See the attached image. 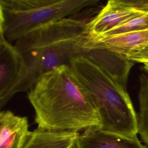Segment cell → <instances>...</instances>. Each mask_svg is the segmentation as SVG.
Wrapping results in <instances>:
<instances>
[{
  "mask_svg": "<svg viewBox=\"0 0 148 148\" xmlns=\"http://www.w3.org/2000/svg\"><path fill=\"white\" fill-rule=\"evenodd\" d=\"M27 97L38 128L78 132L100 126L97 110L69 65L60 66L42 75Z\"/></svg>",
  "mask_w": 148,
  "mask_h": 148,
  "instance_id": "obj_1",
  "label": "cell"
},
{
  "mask_svg": "<svg viewBox=\"0 0 148 148\" xmlns=\"http://www.w3.org/2000/svg\"><path fill=\"white\" fill-rule=\"evenodd\" d=\"M113 2L116 5L130 9H135L148 11V0H107Z\"/></svg>",
  "mask_w": 148,
  "mask_h": 148,
  "instance_id": "obj_15",
  "label": "cell"
},
{
  "mask_svg": "<svg viewBox=\"0 0 148 148\" xmlns=\"http://www.w3.org/2000/svg\"><path fill=\"white\" fill-rule=\"evenodd\" d=\"M62 0H0L1 9L7 11H23L40 8Z\"/></svg>",
  "mask_w": 148,
  "mask_h": 148,
  "instance_id": "obj_13",
  "label": "cell"
},
{
  "mask_svg": "<svg viewBox=\"0 0 148 148\" xmlns=\"http://www.w3.org/2000/svg\"><path fill=\"white\" fill-rule=\"evenodd\" d=\"M127 59L134 62L148 64V43L134 51Z\"/></svg>",
  "mask_w": 148,
  "mask_h": 148,
  "instance_id": "obj_16",
  "label": "cell"
},
{
  "mask_svg": "<svg viewBox=\"0 0 148 148\" xmlns=\"http://www.w3.org/2000/svg\"><path fill=\"white\" fill-rule=\"evenodd\" d=\"M27 117L10 110L0 113V148H22L29 132Z\"/></svg>",
  "mask_w": 148,
  "mask_h": 148,
  "instance_id": "obj_10",
  "label": "cell"
},
{
  "mask_svg": "<svg viewBox=\"0 0 148 148\" xmlns=\"http://www.w3.org/2000/svg\"><path fill=\"white\" fill-rule=\"evenodd\" d=\"M24 65L14 45L0 33V108H2L16 94Z\"/></svg>",
  "mask_w": 148,
  "mask_h": 148,
  "instance_id": "obj_5",
  "label": "cell"
},
{
  "mask_svg": "<svg viewBox=\"0 0 148 148\" xmlns=\"http://www.w3.org/2000/svg\"><path fill=\"white\" fill-rule=\"evenodd\" d=\"M101 0H62L40 8L23 11L1 9L0 33L10 42L34 29L76 13Z\"/></svg>",
  "mask_w": 148,
  "mask_h": 148,
  "instance_id": "obj_4",
  "label": "cell"
},
{
  "mask_svg": "<svg viewBox=\"0 0 148 148\" xmlns=\"http://www.w3.org/2000/svg\"><path fill=\"white\" fill-rule=\"evenodd\" d=\"M147 29H148V12L144 14L129 20L99 36H107Z\"/></svg>",
  "mask_w": 148,
  "mask_h": 148,
  "instance_id": "obj_14",
  "label": "cell"
},
{
  "mask_svg": "<svg viewBox=\"0 0 148 148\" xmlns=\"http://www.w3.org/2000/svg\"><path fill=\"white\" fill-rule=\"evenodd\" d=\"M80 56L88 59L115 82L127 88L128 75L134 62L106 48L86 42L82 47Z\"/></svg>",
  "mask_w": 148,
  "mask_h": 148,
  "instance_id": "obj_6",
  "label": "cell"
},
{
  "mask_svg": "<svg viewBox=\"0 0 148 148\" xmlns=\"http://www.w3.org/2000/svg\"><path fill=\"white\" fill-rule=\"evenodd\" d=\"M69 65L98 112L99 127L126 136H137V115L127 88L83 56L74 58Z\"/></svg>",
  "mask_w": 148,
  "mask_h": 148,
  "instance_id": "obj_3",
  "label": "cell"
},
{
  "mask_svg": "<svg viewBox=\"0 0 148 148\" xmlns=\"http://www.w3.org/2000/svg\"><path fill=\"white\" fill-rule=\"evenodd\" d=\"M143 69H145V71L147 72V73H148V64H145L143 65Z\"/></svg>",
  "mask_w": 148,
  "mask_h": 148,
  "instance_id": "obj_17",
  "label": "cell"
},
{
  "mask_svg": "<svg viewBox=\"0 0 148 148\" xmlns=\"http://www.w3.org/2000/svg\"><path fill=\"white\" fill-rule=\"evenodd\" d=\"M77 132L37 128L29 131L22 148H73Z\"/></svg>",
  "mask_w": 148,
  "mask_h": 148,
  "instance_id": "obj_11",
  "label": "cell"
},
{
  "mask_svg": "<svg viewBox=\"0 0 148 148\" xmlns=\"http://www.w3.org/2000/svg\"><path fill=\"white\" fill-rule=\"evenodd\" d=\"M88 21L66 17L43 25L16 41L24 71L16 93L26 92L44 73L80 56Z\"/></svg>",
  "mask_w": 148,
  "mask_h": 148,
  "instance_id": "obj_2",
  "label": "cell"
},
{
  "mask_svg": "<svg viewBox=\"0 0 148 148\" xmlns=\"http://www.w3.org/2000/svg\"><path fill=\"white\" fill-rule=\"evenodd\" d=\"M73 148H146L137 136L130 137L102 130L98 126L79 134Z\"/></svg>",
  "mask_w": 148,
  "mask_h": 148,
  "instance_id": "obj_8",
  "label": "cell"
},
{
  "mask_svg": "<svg viewBox=\"0 0 148 148\" xmlns=\"http://www.w3.org/2000/svg\"><path fill=\"white\" fill-rule=\"evenodd\" d=\"M139 80L138 132L142 140L148 145V75L142 73Z\"/></svg>",
  "mask_w": 148,
  "mask_h": 148,
  "instance_id": "obj_12",
  "label": "cell"
},
{
  "mask_svg": "<svg viewBox=\"0 0 148 148\" xmlns=\"http://www.w3.org/2000/svg\"><path fill=\"white\" fill-rule=\"evenodd\" d=\"M86 42L106 48L127 59L134 51L148 43V29L107 36L88 35Z\"/></svg>",
  "mask_w": 148,
  "mask_h": 148,
  "instance_id": "obj_9",
  "label": "cell"
},
{
  "mask_svg": "<svg viewBox=\"0 0 148 148\" xmlns=\"http://www.w3.org/2000/svg\"><path fill=\"white\" fill-rule=\"evenodd\" d=\"M147 12L124 8L110 1H107L106 4L99 12L88 21L87 32L90 36H99L129 20L144 14Z\"/></svg>",
  "mask_w": 148,
  "mask_h": 148,
  "instance_id": "obj_7",
  "label": "cell"
}]
</instances>
